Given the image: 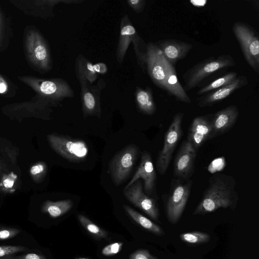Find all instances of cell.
<instances>
[{"label":"cell","instance_id":"obj_1","mask_svg":"<svg viewBox=\"0 0 259 259\" xmlns=\"http://www.w3.org/2000/svg\"><path fill=\"white\" fill-rule=\"evenodd\" d=\"M235 186V180L231 176L222 173L212 175L193 214H204L220 208L234 209L239 199Z\"/></svg>","mask_w":259,"mask_h":259},{"label":"cell","instance_id":"obj_2","mask_svg":"<svg viewBox=\"0 0 259 259\" xmlns=\"http://www.w3.org/2000/svg\"><path fill=\"white\" fill-rule=\"evenodd\" d=\"M236 63L230 55H222L217 58L206 59L194 65L183 75L186 91L196 87L204 79L215 72L235 66Z\"/></svg>","mask_w":259,"mask_h":259},{"label":"cell","instance_id":"obj_3","mask_svg":"<svg viewBox=\"0 0 259 259\" xmlns=\"http://www.w3.org/2000/svg\"><path fill=\"white\" fill-rule=\"evenodd\" d=\"M232 30L246 61L254 71L258 73L259 38L257 32L248 24L240 22L235 23Z\"/></svg>","mask_w":259,"mask_h":259},{"label":"cell","instance_id":"obj_4","mask_svg":"<svg viewBox=\"0 0 259 259\" xmlns=\"http://www.w3.org/2000/svg\"><path fill=\"white\" fill-rule=\"evenodd\" d=\"M25 49L30 63L37 69L49 71L52 68L50 51L41 35L35 29H30L26 33Z\"/></svg>","mask_w":259,"mask_h":259},{"label":"cell","instance_id":"obj_5","mask_svg":"<svg viewBox=\"0 0 259 259\" xmlns=\"http://www.w3.org/2000/svg\"><path fill=\"white\" fill-rule=\"evenodd\" d=\"M183 117V113L176 114L165 134L163 145L158 153L156 163L158 172L161 175L166 173L174 151L182 136V123Z\"/></svg>","mask_w":259,"mask_h":259},{"label":"cell","instance_id":"obj_6","mask_svg":"<svg viewBox=\"0 0 259 259\" xmlns=\"http://www.w3.org/2000/svg\"><path fill=\"white\" fill-rule=\"evenodd\" d=\"M19 79L30 87L40 97L49 101H57L73 96L72 89L62 80H44L31 76H23Z\"/></svg>","mask_w":259,"mask_h":259},{"label":"cell","instance_id":"obj_7","mask_svg":"<svg viewBox=\"0 0 259 259\" xmlns=\"http://www.w3.org/2000/svg\"><path fill=\"white\" fill-rule=\"evenodd\" d=\"M166 202V213L168 222L176 224L179 220L191 193L192 182L175 179L172 181Z\"/></svg>","mask_w":259,"mask_h":259},{"label":"cell","instance_id":"obj_8","mask_svg":"<svg viewBox=\"0 0 259 259\" xmlns=\"http://www.w3.org/2000/svg\"><path fill=\"white\" fill-rule=\"evenodd\" d=\"M139 149L130 144L118 152L109 163V172L116 185H121L129 176L137 159Z\"/></svg>","mask_w":259,"mask_h":259},{"label":"cell","instance_id":"obj_9","mask_svg":"<svg viewBox=\"0 0 259 259\" xmlns=\"http://www.w3.org/2000/svg\"><path fill=\"white\" fill-rule=\"evenodd\" d=\"M48 139L52 148L58 154L70 161H82L88 155V147L81 140H75L56 134L48 135Z\"/></svg>","mask_w":259,"mask_h":259},{"label":"cell","instance_id":"obj_10","mask_svg":"<svg viewBox=\"0 0 259 259\" xmlns=\"http://www.w3.org/2000/svg\"><path fill=\"white\" fill-rule=\"evenodd\" d=\"M197 151L191 143L185 140L180 147L174 162V174L177 179L188 181L194 172Z\"/></svg>","mask_w":259,"mask_h":259},{"label":"cell","instance_id":"obj_11","mask_svg":"<svg viewBox=\"0 0 259 259\" xmlns=\"http://www.w3.org/2000/svg\"><path fill=\"white\" fill-rule=\"evenodd\" d=\"M123 194L128 201L147 214L154 220H158L159 210L155 200L147 196L143 190L141 181L139 179L127 188Z\"/></svg>","mask_w":259,"mask_h":259},{"label":"cell","instance_id":"obj_12","mask_svg":"<svg viewBox=\"0 0 259 259\" xmlns=\"http://www.w3.org/2000/svg\"><path fill=\"white\" fill-rule=\"evenodd\" d=\"M146 65L148 74L154 83L165 91L166 69L164 58L156 45H147Z\"/></svg>","mask_w":259,"mask_h":259},{"label":"cell","instance_id":"obj_13","mask_svg":"<svg viewBox=\"0 0 259 259\" xmlns=\"http://www.w3.org/2000/svg\"><path fill=\"white\" fill-rule=\"evenodd\" d=\"M140 178L144 181L145 193L150 197L155 188L156 174L151 154L147 151L143 152L141 162L136 172L124 188H127Z\"/></svg>","mask_w":259,"mask_h":259},{"label":"cell","instance_id":"obj_14","mask_svg":"<svg viewBox=\"0 0 259 259\" xmlns=\"http://www.w3.org/2000/svg\"><path fill=\"white\" fill-rule=\"evenodd\" d=\"M239 116L235 105H229L212 115V129L208 140H211L229 131L235 125Z\"/></svg>","mask_w":259,"mask_h":259},{"label":"cell","instance_id":"obj_15","mask_svg":"<svg viewBox=\"0 0 259 259\" xmlns=\"http://www.w3.org/2000/svg\"><path fill=\"white\" fill-rule=\"evenodd\" d=\"M247 78L239 75L229 84L203 95L198 100V105L200 107L212 106L228 97L234 91L246 85Z\"/></svg>","mask_w":259,"mask_h":259},{"label":"cell","instance_id":"obj_16","mask_svg":"<svg viewBox=\"0 0 259 259\" xmlns=\"http://www.w3.org/2000/svg\"><path fill=\"white\" fill-rule=\"evenodd\" d=\"M211 129V118H210L208 115L196 116L189 126L186 140L198 151L199 148L208 140Z\"/></svg>","mask_w":259,"mask_h":259},{"label":"cell","instance_id":"obj_17","mask_svg":"<svg viewBox=\"0 0 259 259\" xmlns=\"http://www.w3.org/2000/svg\"><path fill=\"white\" fill-rule=\"evenodd\" d=\"M164 58L173 65L185 58L193 48L192 44L174 39H166L156 45Z\"/></svg>","mask_w":259,"mask_h":259},{"label":"cell","instance_id":"obj_18","mask_svg":"<svg viewBox=\"0 0 259 259\" xmlns=\"http://www.w3.org/2000/svg\"><path fill=\"white\" fill-rule=\"evenodd\" d=\"M164 64L166 69L165 91L182 102L191 103L190 98L187 94L178 79L174 66L169 63L165 58Z\"/></svg>","mask_w":259,"mask_h":259},{"label":"cell","instance_id":"obj_19","mask_svg":"<svg viewBox=\"0 0 259 259\" xmlns=\"http://www.w3.org/2000/svg\"><path fill=\"white\" fill-rule=\"evenodd\" d=\"M137 33L136 30L130 21L127 15L122 18L120 24V31L116 51L118 63L122 62L129 45Z\"/></svg>","mask_w":259,"mask_h":259},{"label":"cell","instance_id":"obj_20","mask_svg":"<svg viewBox=\"0 0 259 259\" xmlns=\"http://www.w3.org/2000/svg\"><path fill=\"white\" fill-rule=\"evenodd\" d=\"M77 76L80 83L81 89V97L82 101V107L84 112L87 114H92L95 113L98 102L95 93L91 91L88 87V81L84 75L77 68Z\"/></svg>","mask_w":259,"mask_h":259},{"label":"cell","instance_id":"obj_21","mask_svg":"<svg viewBox=\"0 0 259 259\" xmlns=\"http://www.w3.org/2000/svg\"><path fill=\"white\" fill-rule=\"evenodd\" d=\"M136 100L139 109L143 113L152 115L155 112L156 105L150 88L147 87L145 89L137 88L136 92Z\"/></svg>","mask_w":259,"mask_h":259},{"label":"cell","instance_id":"obj_22","mask_svg":"<svg viewBox=\"0 0 259 259\" xmlns=\"http://www.w3.org/2000/svg\"><path fill=\"white\" fill-rule=\"evenodd\" d=\"M72 206L73 202L70 199L57 201L47 200L42 207V211L48 213L52 218H56L68 212Z\"/></svg>","mask_w":259,"mask_h":259},{"label":"cell","instance_id":"obj_23","mask_svg":"<svg viewBox=\"0 0 259 259\" xmlns=\"http://www.w3.org/2000/svg\"><path fill=\"white\" fill-rule=\"evenodd\" d=\"M123 208L127 213L137 223L148 231L158 236L164 234V232L159 226L143 215L128 205H124Z\"/></svg>","mask_w":259,"mask_h":259},{"label":"cell","instance_id":"obj_24","mask_svg":"<svg viewBox=\"0 0 259 259\" xmlns=\"http://www.w3.org/2000/svg\"><path fill=\"white\" fill-rule=\"evenodd\" d=\"M237 76L238 74L236 72L231 71L228 72L200 89L197 91L196 94L198 95H204L227 85L232 82Z\"/></svg>","mask_w":259,"mask_h":259},{"label":"cell","instance_id":"obj_25","mask_svg":"<svg viewBox=\"0 0 259 259\" xmlns=\"http://www.w3.org/2000/svg\"><path fill=\"white\" fill-rule=\"evenodd\" d=\"M81 225L91 234L100 238H106L107 233L82 214L78 215Z\"/></svg>","mask_w":259,"mask_h":259},{"label":"cell","instance_id":"obj_26","mask_svg":"<svg viewBox=\"0 0 259 259\" xmlns=\"http://www.w3.org/2000/svg\"><path fill=\"white\" fill-rule=\"evenodd\" d=\"M180 238L187 243L195 244L207 242L210 239V236L205 233L194 231L181 234Z\"/></svg>","mask_w":259,"mask_h":259},{"label":"cell","instance_id":"obj_27","mask_svg":"<svg viewBox=\"0 0 259 259\" xmlns=\"http://www.w3.org/2000/svg\"><path fill=\"white\" fill-rule=\"evenodd\" d=\"M78 69L80 70L84 77L90 83L93 82L97 78L93 65L89 61L81 58L78 61Z\"/></svg>","mask_w":259,"mask_h":259},{"label":"cell","instance_id":"obj_28","mask_svg":"<svg viewBox=\"0 0 259 259\" xmlns=\"http://www.w3.org/2000/svg\"><path fill=\"white\" fill-rule=\"evenodd\" d=\"M29 249L21 245H3L0 246V259L4 257L15 254L21 252H25Z\"/></svg>","mask_w":259,"mask_h":259},{"label":"cell","instance_id":"obj_29","mask_svg":"<svg viewBox=\"0 0 259 259\" xmlns=\"http://www.w3.org/2000/svg\"><path fill=\"white\" fill-rule=\"evenodd\" d=\"M20 232V230L17 228L0 225V240L12 239Z\"/></svg>","mask_w":259,"mask_h":259},{"label":"cell","instance_id":"obj_30","mask_svg":"<svg viewBox=\"0 0 259 259\" xmlns=\"http://www.w3.org/2000/svg\"><path fill=\"white\" fill-rule=\"evenodd\" d=\"M46 170L47 166L46 164L43 162H40L33 165L30 169V172L35 180H38L45 176Z\"/></svg>","mask_w":259,"mask_h":259},{"label":"cell","instance_id":"obj_31","mask_svg":"<svg viewBox=\"0 0 259 259\" xmlns=\"http://www.w3.org/2000/svg\"><path fill=\"white\" fill-rule=\"evenodd\" d=\"M123 246L122 242H114L105 246L101 252L105 256H112L120 252Z\"/></svg>","mask_w":259,"mask_h":259},{"label":"cell","instance_id":"obj_32","mask_svg":"<svg viewBox=\"0 0 259 259\" xmlns=\"http://www.w3.org/2000/svg\"><path fill=\"white\" fill-rule=\"evenodd\" d=\"M130 259H158L146 249H138L130 255Z\"/></svg>","mask_w":259,"mask_h":259},{"label":"cell","instance_id":"obj_33","mask_svg":"<svg viewBox=\"0 0 259 259\" xmlns=\"http://www.w3.org/2000/svg\"><path fill=\"white\" fill-rule=\"evenodd\" d=\"M1 259H47L42 254L35 253H28L22 255H11Z\"/></svg>","mask_w":259,"mask_h":259},{"label":"cell","instance_id":"obj_34","mask_svg":"<svg viewBox=\"0 0 259 259\" xmlns=\"http://www.w3.org/2000/svg\"><path fill=\"white\" fill-rule=\"evenodd\" d=\"M127 3L129 6L137 13H141L144 10L146 5L145 0H128Z\"/></svg>","mask_w":259,"mask_h":259},{"label":"cell","instance_id":"obj_35","mask_svg":"<svg viewBox=\"0 0 259 259\" xmlns=\"http://www.w3.org/2000/svg\"><path fill=\"white\" fill-rule=\"evenodd\" d=\"M16 176L13 173L4 177L2 181L3 186L6 189H11L14 185Z\"/></svg>","mask_w":259,"mask_h":259},{"label":"cell","instance_id":"obj_36","mask_svg":"<svg viewBox=\"0 0 259 259\" xmlns=\"http://www.w3.org/2000/svg\"><path fill=\"white\" fill-rule=\"evenodd\" d=\"M9 85L5 79L0 75V94H4L8 92Z\"/></svg>","mask_w":259,"mask_h":259},{"label":"cell","instance_id":"obj_37","mask_svg":"<svg viewBox=\"0 0 259 259\" xmlns=\"http://www.w3.org/2000/svg\"><path fill=\"white\" fill-rule=\"evenodd\" d=\"M94 68L97 73L104 74L106 73L107 71V68L105 64L102 63H99L95 65H93Z\"/></svg>","mask_w":259,"mask_h":259},{"label":"cell","instance_id":"obj_38","mask_svg":"<svg viewBox=\"0 0 259 259\" xmlns=\"http://www.w3.org/2000/svg\"><path fill=\"white\" fill-rule=\"evenodd\" d=\"M4 34V22L3 17L0 12V48L2 46L3 36Z\"/></svg>","mask_w":259,"mask_h":259},{"label":"cell","instance_id":"obj_39","mask_svg":"<svg viewBox=\"0 0 259 259\" xmlns=\"http://www.w3.org/2000/svg\"><path fill=\"white\" fill-rule=\"evenodd\" d=\"M77 259H89V258H79Z\"/></svg>","mask_w":259,"mask_h":259}]
</instances>
